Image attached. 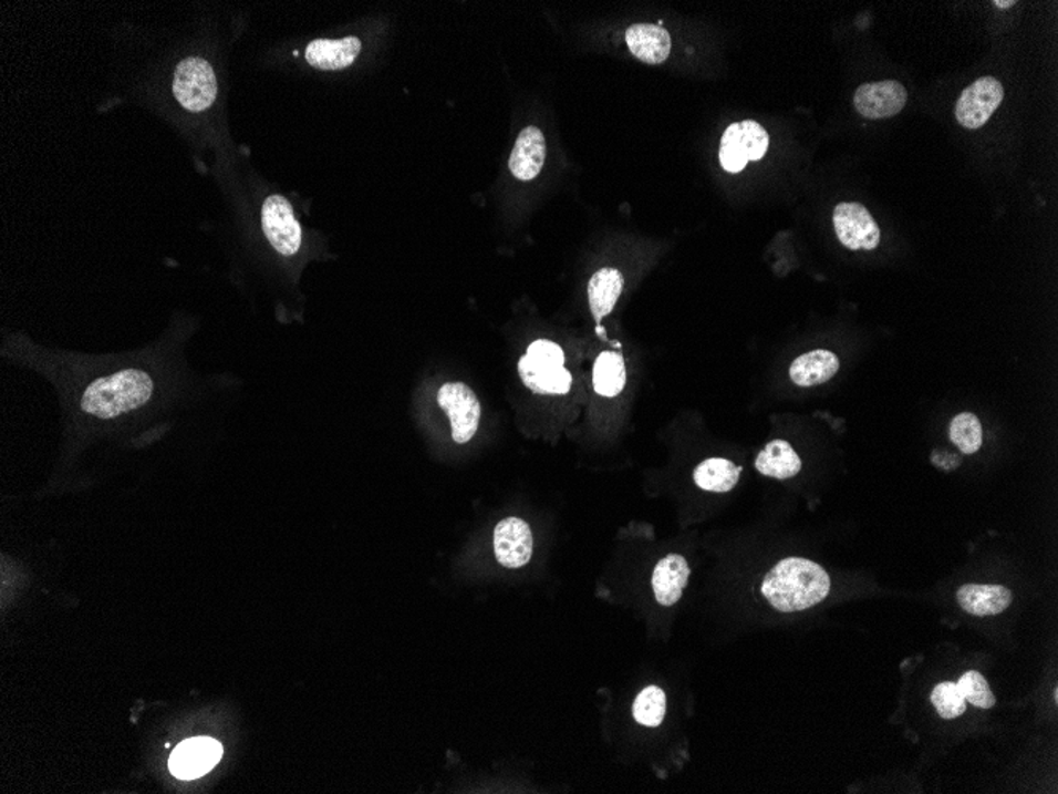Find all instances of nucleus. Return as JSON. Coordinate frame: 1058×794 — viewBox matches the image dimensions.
Instances as JSON below:
<instances>
[{
	"label": "nucleus",
	"instance_id": "0eeeda50",
	"mask_svg": "<svg viewBox=\"0 0 1058 794\" xmlns=\"http://www.w3.org/2000/svg\"><path fill=\"white\" fill-rule=\"evenodd\" d=\"M262 229L264 238L279 256L293 257L299 254L303 231L288 198L274 194L263 202Z\"/></svg>",
	"mask_w": 1058,
	"mask_h": 794
},
{
	"label": "nucleus",
	"instance_id": "aec40b11",
	"mask_svg": "<svg viewBox=\"0 0 1058 794\" xmlns=\"http://www.w3.org/2000/svg\"><path fill=\"white\" fill-rule=\"evenodd\" d=\"M624 286L623 275L615 268H602L597 271L588 285V300L591 312L598 321L609 316L622 296Z\"/></svg>",
	"mask_w": 1058,
	"mask_h": 794
},
{
	"label": "nucleus",
	"instance_id": "4be33fe9",
	"mask_svg": "<svg viewBox=\"0 0 1058 794\" xmlns=\"http://www.w3.org/2000/svg\"><path fill=\"white\" fill-rule=\"evenodd\" d=\"M593 385L598 395L613 399L623 392L626 385V367L622 355L616 352H602L593 369Z\"/></svg>",
	"mask_w": 1058,
	"mask_h": 794
},
{
	"label": "nucleus",
	"instance_id": "6e6552de",
	"mask_svg": "<svg viewBox=\"0 0 1058 794\" xmlns=\"http://www.w3.org/2000/svg\"><path fill=\"white\" fill-rule=\"evenodd\" d=\"M1003 97H1005L1003 84L994 76L973 81V84L965 87L955 105V117L958 124L972 131L983 127L997 112Z\"/></svg>",
	"mask_w": 1058,
	"mask_h": 794
},
{
	"label": "nucleus",
	"instance_id": "412c9836",
	"mask_svg": "<svg viewBox=\"0 0 1058 794\" xmlns=\"http://www.w3.org/2000/svg\"><path fill=\"white\" fill-rule=\"evenodd\" d=\"M741 466L727 458H708L694 470V483L702 491L726 494L740 481Z\"/></svg>",
	"mask_w": 1058,
	"mask_h": 794
},
{
	"label": "nucleus",
	"instance_id": "20e7f679",
	"mask_svg": "<svg viewBox=\"0 0 1058 794\" xmlns=\"http://www.w3.org/2000/svg\"><path fill=\"white\" fill-rule=\"evenodd\" d=\"M173 94L187 112H205L215 104L218 97V80L207 59L190 56L176 65Z\"/></svg>",
	"mask_w": 1058,
	"mask_h": 794
},
{
	"label": "nucleus",
	"instance_id": "6ab92c4d",
	"mask_svg": "<svg viewBox=\"0 0 1058 794\" xmlns=\"http://www.w3.org/2000/svg\"><path fill=\"white\" fill-rule=\"evenodd\" d=\"M755 468L763 476L785 481L800 473L802 461L788 441L774 440L756 457Z\"/></svg>",
	"mask_w": 1058,
	"mask_h": 794
},
{
	"label": "nucleus",
	"instance_id": "f8f14e48",
	"mask_svg": "<svg viewBox=\"0 0 1058 794\" xmlns=\"http://www.w3.org/2000/svg\"><path fill=\"white\" fill-rule=\"evenodd\" d=\"M494 546L499 565L510 569L521 568L532 557L531 528L521 518L507 517L496 525Z\"/></svg>",
	"mask_w": 1058,
	"mask_h": 794
},
{
	"label": "nucleus",
	"instance_id": "9b49d317",
	"mask_svg": "<svg viewBox=\"0 0 1058 794\" xmlns=\"http://www.w3.org/2000/svg\"><path fill=\"white\" fill-rule=\"evenodd\" d=\"M222 755V745L215 739L194 738L175 749L168 766L175 777L193 781L208 774L219 763Z\"/></svg>",
	"mask_w": 1058,
	"mask_h": 794
},
{
	"label": "nucleus",
	"instance_id": "bb28decb",
	"mask_svg": "<svg viewBox=\"0 0 1058 794\" xmlns=\"http://www.w3.org/2000/svg\"><path fill=\"white\" fill-rule=\"evenodd\" d=\"M995 6L1000 7V9H1008V7L1014 6V2H995Z\"/></svg>",
	"mask_w": 1058,
	"mask_h": 794
},
{
	"label": "nucleus",
	"instance_id": "393cba45",
	"mask_svg": "<svg viewBox=\"0 0 1058 794\" xmlns=\"http://www.w3.org/2000/svg\"><path fill=\"white\" fill-rule=\"evenodd\" d=\"M958 690L966 702L978 709H992L997 698L992 693L989 682L978 671H966L957 682Z\"/></svg>",
	"mask_w": 1058,
	"mask_h": 794
},
{
	"label": "nucleus",
	"instance_id": "39448f33",
	"mask_svg": "<svg viewBox=\"0 0 1058 794\" xmlns=\"http://www.w3.org/2000/svg\"><path fill=\"white\" fill-rule=\"evenodd\" d=\"M769 143V134L756 121L733 124L723 135L719 162L726 172H741L749 161H760L766 156Z\"/></svg>",
	"mask_w": 1058,
	"mask_h": 794
},
{
	"label": "nucleus",
	"instance_id": "9d476101",
	"mask_svg": "<svg viewBox=\"0 0 1058 794\" xmlns=\"http://www.w3.org/2000/svg\"><path fill=\"white\" fill-rule=\"evenodd\" d=\"M909 102V91L895 80L867 83L858 87L854 106L867 120H888L898 116Z\"/></svg>",
	"mask_w": 1058,
	"mask_h": 794
},
{
	"label": "nucleus",
	"instance_id": "5701e85b",
	"mask_svg": "<svg viewBox=\"0 0 1058 794\" xmlns=\"http://www.w3.org/2000/svg\"><path fill=\"white\" fill-rule=\"evenodd\" d=\"M667 698L660 687L650 685L635 698L633 715L641 725L656 728L666 719Z\"/></svg>",
	"mask_w": 1058,
	"mask_h": 794
},
{
	"label": "nucleus",
	"instance_id": "4468645a",
	"mask_svg": "<svg viewBox=\"0 0 1058 794\" xmlns=\"http://www.w3.org/2000/svg\"><path fill=\"white\" fill-rule=\"evenodd\" d=\"M691 569L685 557L678 554H668L657 561L653 571L652 586L656 601L661 606H674L680 601L683 591L688 586Z\"/></svg>",
	"mask_w": 1058,
	"mask_h": 794
},
{
	"label": "nucleus",
	"instance_id": "ddd939ff",
	"mask_svg": "<svg viewBox=\"0 0 1058 794\" xmlns=\"http://www.w3.org/2000/svg\"><path fill=\"white\" fill-rule=\"evenodd\" d=\"M546 156V137L541 128L535 126L523 128L510 154V172L520 182H532L541 173Z\"/></svg>",
	"mask_w": 1058,
	"mask_h": 794
},
{
	"label": "nucleus",
	"instance_id": "f257e3e1",
	"mask_svg": "<svg viewBox=\"0 0 1058 794\" xmlns=\"http://www.w3.org/2000/svg\"><path fill=\"white\" fill-rule=\"evenodd\" d=\"M56 392L59 410L73 426L116 429L178 415L212 413V378L156 370L145 363L40 370Z\"/></svg>",
	"mask_w": 1058,
	"mask_h": 794
},
{
	"label": "nucleus",
	"instance_id": "f3484780",
	"mask_svg": "<svg viewBox=\"0 0 1058 794\" xmlns=\"http://www.w3.org/2000/svg\"><path fill=\"white\" fill-rule=\"evenodd\" d=\"M626 43L633 56L645 64L660 65L672 50L671 35L656 24H634L626 31Z\"/></svg>",
	"mask_w": 1058,
	"mask_h": 794
},
{
	"label": "nucleus",
	"instance_id": "423d86ee",
	"mask_svg": "<svg viewBox=\"0 0 1058 794\" xmlns=\"http://www.w3.org/2000/svg\"><path fill=\"white\" fill-rule=\"evenodd\" d=\"M437 403L449 415L455 443H469L479 430L483 415L479 399L473 389L463 382H447L437 392Z\"/></svg>",
	"mask_w": 1058,
	"mask_h": 794
},
{
	"label": "nucleus",
	"instance_id": "b1692460",
	"mask_svg": "<svg viewBox=\"0 0 1058 794\" xmlns=\"http://www.w3.org/2000/svg\"><path fill=\"white\" fill-rule=\"evenodd\" d=\"M950 440L964 454H976L983 446V425L978 415L968 411L955 415L950 425Z\"/></svg>",
	"mask_w": 1058,
	"mask_h": 794
},
{
	"label": "nucleus",
	"instance_id": "2eb2a0df",
	"mask_svg": "<svg viewBox=\"0 0 1058 794\" xmlns=\"http://www.w3.org/2000/svg\"><path fill=\"white\" fill-rule=\"evenodd\" d=\"M362 51L359 37L312 40L304 51L308 64L319 70H341L354 64Z\"/></svg>",
	"mask_w": 1058,
	"mask_h": 794
},
{
	"label": "nucleus",
	"instance_id": "a878e982",
	"mask_svg": "<svg viewBox=\"0 0 1058 794\" xmlns=\"http://www.w3.org/2000/svg\"><path fill=\"white\" fill-rule=\"evenodd\" d=\"M932 704L946 720L957 719L966 711V701L958 690L957 682H942L932 690Z\"/></svg>",
	"mask_w": 1058,
	"mask_h": 794
},
{
	"label": "nucleus",
	"instance_id": "a211bd4d",
	"mask_svg": "<svg viewBox=\"0 0 1058 794\" xmlns=\"http://www.w3.org/2000/svg\"><path fill=\"white\" fill-rule=\"evenodd\" d=\"M840 360L828 349H817L800 355L791 363L789 377L799 388L826 384L839 373Z\"/></svg>",
	"mask_w": 1058,
	"mask_h": 794
},
{
	"label": "nucleus",
	"instance_id": "1a4fd4ad",
	"mask_svg": "<svg viewBox=\"0 0 1058 794\" xmlns=\"http://www.w3.org/2000/svg\"><path fill=\"white\" fill-rule=\"evenodd\" d=\"M833 227L841 245L851 251H873L880 245V226L869 209L855 202L837 205L833 209Z\"/></svg>",
	"mask_w": 1058,
	"mask_h": 794
},
{
	"label": "nucleus",
	"instance_id": "dca6fc26",
	"mask_svg": "<svg viewBox=\"0 0 1058 794\" xmlns=\"http://www.w3.org/2000/svg\"><path fill=\"white\" fill-rule=\"evenodd\" d=\"M957 602L972 616H997L1012 606L1013 594L1009 588L1003 586L966 584L957 590Z\"/></svg>",
	"mask_w": 1058,
	"mask_h": 794
},
{
	"label": "nucleus",
	"instance_id": "f03ea898",
	"mask_svg": "<svg viewBox=\"0 0 1058 794\" xmlns=\"http://www.w3.org/2000/svg\"><path fill=\"white\" fill-rule=\"evenodd\" d=\"M830 577L821 565L807 558L789 557L774 566L764 577V598L780 612H800L813 608L829 597Z\"/></svg>",
	"mask_w": 1058,
	"mask_h": 794
},
{
	"label": "nucleus",
	"instance_id": "7ed1b4c3",
	"mask_svg": "<svg viewBox=\"0 0 1058 794\" xmlns=\"http://www.w3.org/2000/svg\"><path fill=\"white\" fill-rule=\"evenodd\" d=\"M518 373L529 391L539 395H566L572 388L563 349L550 340L529 344L527 354L518 362Z\"/></svg>",
	"mask_w": 1058,
	"mask_h": 794
}]
</instances>
